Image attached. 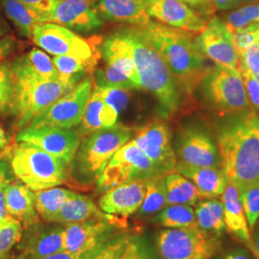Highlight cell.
Masks as SVG:
<instances>
[{"instance_id":"cell-12","label":"cell","mask_w":259,"mask_h":259,"mask_svg":"<svg viewBox=\"0 0 259 259\" xmlns=\"http://www.w3.org/2000/svg\"><path fill=\"white\" fill-rule=\"evenodd\" d=\"M126 219L107 214L83 222L65 225L64 250L87 251L107 243L127 231Z\"/></svg>"},{"instance_id":"cell-6","label":"cell","mask_w":259,"mask_h":259,"mask_svg":"<svg viewBox=\"0 0 259 259\" xmlns=\"http://www.w3.org/2000/svg\"><path fill=\"white\" fill-rule=\"evenodd\" d=\"M9 161L16 179L33 192L60 186L69 179V164L28 142L18 141L12 147Z\"/></svg>"},{"instance_id":"cell-41","label":"cell","mask_w":259,"mask_h":259,"mask_svg":"<svg viewBox=\"0 0 259 259\" xmlns=\"http://www.w3.org/2000/svg\"><path fill=\"white\" fill-rule=\"evenodd\" d=\"M237 70L252 76L259 75V37L238 56Z\"/></svg>"},{"instance_id":"cell-22","label":"cell","mask_w":259,"mask_h":259,"mask_svg":"<svg viewBox=\"0 0 259 259\" xmlns=\"http://www.w3.org/2000/svg\"><path fill=\"white\" fill-rule=\"evenodd\" d=\"M100 55L105 65L119 70L129 78L138 90H141L126 28L112 33L104 39L100 48Z\"/></svg>"},{"instance_id":"cell-40","label":"cell","mask_w":259,"mask_h":259,"mask_svg":"<svg viewBox=\"0 0 259 259\" xmlns=\"http://www.w3.org/2000/svg\"><path fill=\"white\" fill-rule=\"evenodd\" d=\"M130 234L127 231L117 234L90 259H120L129 240Z\"/></svg>"},{"instance_id":"cell-45","label":"cell","mask_w":259,"mask_h":259,"mask_svg":"<svg viewBox=\"0 0 259 259\" xmlns=\"http://www.w3.org/2000/svg\"><path fill=\"white\" fill-rule=\"evenodd\" d=\"M109 242V241H108ZM107 242V243H108ZM107 243L102 244L93 250H87V251H79V252H71V251H66V250H62L60 252H56L54 254H51L47 257L39 259H90L93 256L98 250L105 246Z\"/></svg>"},{"instance_id":"cell-21","label":"cell","mask_w":259,"mask_h":259,"mask_svg":"<svg viewBox=\"0 0 259 259\" xmlns=\"http://www.w3.org/2000/svg\"><path fill=\"white\" fill-rule=\"evenodd\" d=\"M224 205V219L226 231L232 237L239 241L250 250L252 256L255 255V248L251 238V231L241 204L239 189L232 182L228 181L221 195Z\"/></svg>"},{"instance_id":"cell-35","label":"cell","mask_w":259,"mask_h":259,"mask_svg":"<svg viewBox=\"0 0 259 259\" xmlns=\"http://www.w3.org/2000/svg\"><path fill=\"white\" fill-rule=\"evenodd\" d=\"M23 225L17 218L7 215L0 222V259H7L10 251L21 240Z\"/></svg>"},{"instance_id":"cell-56","label":"cell","mask_w":259,"mask_h":259,"mask_svg":"<svg viewBox=\"0 0 259 259\" xmlns=\"http://www.w3.org/2000/svg\"><path fill=\"white\" fill-rule=\"evenodd\" d=\"M257 225H258V229H259V219H258V221H257Z\"/></svg>"},{"instance_id":"cell-8","label":"cell","mask_w":259,"mask_h":259,"mask_svg":"<svg viewBox=\"0 0 259 259\" xmlns=\"http://www.w3.org/2000/svg\"><path fill=\"white\" fill-rule=\"evenodd\" d=\"M155 246L161 259H212L221 240L199 227L165 229L157 233Z\"/></svg>"},{"instance_id":"cell-49","label":"cell","mask_w":259,"mask_h":259,"mask_svg":"<svg viewBox=\"0 0 259 259\" xmlns=\"http://www.w3.org/2000/svg\"><path fill=\"white\" fill-rule=\"evenodd\" d=\"M257 0H211V3L215 10L228 11L237 9L244 5L254 3Z\"/></svg>"},{"instance_id":"cell-55","label":"cell","mask_w":259,"mask_h":259,"mask_svg":"<svg viewBox=\"0 0 259 259\" xmlns=\"http://www.w3.org/2000/svg\"><path fill=\"white\" fill-rule=\"evenodd\" d=\"M253 233L251 234V238L252 242L255 248V255L253 256L255 259H259V229L257 230H253Z\"/></svg>"},{"instance_id":"cell-52","label":"cell","mask_w":259,"mask_h":259,"mask_svg":"<svg viewBox=\"0 0 259 259\" xmlns=\"http://www.w3.org/2000/svg\"><path fill=\"white\" fill-rule=\"evenodd\" d=\"M12 147L8 134L0 126V157H9Z\"/></svg>"},{"instance_id":"cell-5","label":"cell","mask_w":259,"mask_h":259,"mask_svg":"<svg viewBox=\"0 0 259 259\" xmlns=\"http://www.w3.org/2000/svg\"><path fill=\"white\" fill-rule=\"evenodd\" d=\"M11 65L17 78L16 127L19 131L26 128L39 113L73 89L60 80L48 81L39 77L31 68L24 55L11 61Z\"/></svg>"},{"instance_id":"cell-15","label":"cell","mask_w":259,"mask_h":259,"mask_svg":"<svg viewBox=\"0 0 259 259\" xmlns=\"http://www.w3.org/2000/svg\"><path fill=\"white\" fill-rule=\"evenodd\" d=\"M16 141L31 143L71 165L81 143V137L73 129L47 126L39 128L26 127L19 131Z\"/></svg>"},{"instance_id":"cell-30","label":"cell","mask_w":259,"mask_h":259,"mask_svg":"<svg viewBox=\"0 0 259 259\" xmlns=\"http://www.w3.org/2000/svg\"><path fill=\"white\" fill-rule=\"evenodd\" d=\"M167 205L185 204L193 206L202 199L194 184L178 172L164 177Z\"/></svg>"},{"instance_id":"cell-13","label":"cell","mask_w":259,"mask_h":259,"mask_svg":"<svg viewBox=\"0 0 259 259\" xmlns=\"http://www.w3.org/2000/svg\"><path fill=\"white\" fill-rule=\"evenodd\" d=\"M174 150L179 162L192 166L222 167L217 142L204 127L188 125L181 128Z\"/></svg>"},{"instance_id":"cell-16","label":"cell","mask_w":259,"mask_h":259,"mask_svg":"<svg viewBox=\"0 0 259 259\" xmlns=\"http://www.w3.org/2000/svg\"><path fill=\"white\" fill-rule=\"evenodd\" d=\"M195 40L202 53L214 65L237 69L238 55L232 33L220 18L208 19L204 30L196 35Z\"/></svg>"},{"instance_id":"cell-34","label":"cell","mask_w":259,"mask_h":259,"mask_svg":"<svg viewBox=\"0 0 259 259\" xmlns=\"http://www.w3.org/2000/svg\"><path fill=\"white\" fill-rule=\"evenodd\" d=\"M103 105L104 98L101 90L99 87L95 85L84 107L82 120L78 125L79 128L77 132L80 137L84 138L96 131L104 129L100 121Z\"/></svg>"},{"instance_id":"cell-18","label":"cell","mask_w":259,"mask_h":259,"mask_svg":"<svg viewBox=\"0 0 259 259\" xmlns=\"http://www.w3.org/2000/svg\"><path fill=\"white\" fill-rule=\"evenodd\" d=\"M47 22L83 34L93 33L104 24L93 0H57Z\"/></svg>"},{"instance_id":"cell-42","label":"cell","mask_w":259,"mask_h":259,"mask_svg":"<svg viewBox=\"0 0 259 259\" xmlns=\"http://www.w3.org/2000/svg\"><path fill=\"white\" fill-rule=\"evenodd\" d=\"M232 37L237 55L242 54L259 37V22L232 31Z\"/></svg>"},{"instance_id":"cell-26","label":"cell","mask_w":259,"mask_h":259,"mask_svg":"<svg viewBox=\"0 0 259 259\" xmlns=\"http://www.w3.org/2000/svg\"><path fill=\"white\" fill-rule=\"evenodd\" d=\"M0 7L6 19L22 37L31 38L35 25L47 22V17L30 8L20 0H0Z\"/></svg>"},{"instance_id":"cell-48","label":"cell","mask_w":259,"mask_h":259,"mask_svg":"<svg viewBox=\"0 0 259 259\" xmlns=\"http://www.w3.org/2000/svg\"><path fill=\"white\" fill-rule=\"evenodd\" d=\"M24 4H26L30 8L36 10L38 13L45 15L47 18L49 14L53 11L55 7L57 0H20Z\"/></svg>"},{"instance_id":"cell-1","label":"cell","mask_w":259,"mask_h":259,"mask_svg":"<svg viewBox=\"0 0 259 259\" xmlns=\"http://www.w3.org/2000/svg\"><path fill=\"white\" fill-rule=\"evenodd\" d=\"M216 142L228 181L244 190L259 185V114L232 115L217 128Z\"/></svg>"},{"instance_id":"cell-54","label":"cell","mask_w":259,"mask_h":259,"mask_svg":"<svg viewBox=\"0 0 259 259\" xmlns=\"http://www.w3.org/2000/svg\"><path fill=\"white\" fill-rule=\"evenodd\" d=\"M10 33H11V28L8 22L0 15V37L9 35Z\"/></svg>"},{"instance_id":"cell-7","label":"cell","mask_w":259,"mask_h":259,"mask_svg":"<svg viewBox=\"0 0 259 259\" xmlns=\"http://www.w3.org/2000/svg\"><path fill=\"white\" fill-rule=\"evenodd\" d=\"M204 102L224 115L251 110L243 79L237 69L214 65L200 84Z\"/></svg>"},{"instance_id":"cell-25","label":"cell","mask_w":259,"mask_h":259,"mask_svg":"<svg viewBox=\"0 0 259 259\" xmlns=\"http://www.w3.org/2000/svg\"><path fill=\"white\" fill-rule=\"evenodd\" d=\"M5 195L8 214L22 223L24 229L41 221L35 207L34 192L19 180L5 186Z\"/></svg>"},{"instance_id":"cell-38","label":"cell","mask_w":259,"mask_h":259,"mask_svg":"<svg viewBox=\"0 0 259 259\" xmlns=\"http://www.w3.org/2000/svg\"><path fill=\"white\" fill-rule=\"evenodd\" d=\"M231 32L259 22V3H250L226 15L225 20Z\"/></svg>"},{"instance_id":"cell-37","label":"cell","mask_w":259,"mask_h":259,"mask_svg":"<svg viewBox=\"0 0 259 259\" xmlns=\"http://www.w3.org/2000/svg\"><path fill=\"white\" fill-rule=\"evenodd\" d=\"M24 56L31 68L39 77L48 81L59 80V74L54 63L45 51L38 48H33Z\"/></svg>"},{"instance_id":"cell-27","label":"cell","mask_w":259,"mask_h":259,"mask_svg":"<svg viewBox=\"0 0 259 259\" xmlns=\"http://www.w3.org/2000/svg\"><path fill=\"white\" fill-rule=\"evenodd\" d=\"M106 215L107 213L103 212L91 197L75 193L61 208L56 218L55 224L65 226L93 218H101Z\"/></svg>"},{"instance_id":"cell-57","label":"cell","mask_w":259,"mask_h":259,"mask_svg":"<svg viewBox=\"0 0 259 259\" xmlns=\"http://www.w3.org/2000/svg\"><path fill=\"white\" fill-rule=\"evenodd\" d=\"M93 2H95V1H96V0H93Z\"/></svg>"},{"instance_id":"cell-50","label":"cell","mask_w":259,"mask_h":259,"mask_svg":"<svg viewBox=\"0 0 259 259\" xmlns=\"http://www.w3.org/2000/svg\"><path fill=\"white\" fill-rule=\"evenodd\" d=\"M16 180L9 160L0 157V186H6Z\"/></svg>"},{"instance_id":"cell-29","label":"cell","mask_w":259,"mask_h":259,"mask_svg":"<svg viewBox=\"0 0 259 259\" xmlns=\"http://www.w3.org/2000/svg\"><path fill=\"white\" fill-rule=\"evenodd\" d=\"M195 215L198 227L204 232L219 238L226 231L222 201L216 198L207 199L196 204Z\"/></svg>"},{"instance_id":"cell-53","label":"cell","mask_w":259,"mask_h":259,"mask_svg":"<svg viewBox=\"0 0 259 259\" xmlns=\"http://www.w3.org/2000/svg\"><path fill=\"white\" fill-rule=\"evenodd\" d=\"M9 215L7 211V204H6V195H5V186H0V222Z\"/></svg>"},{"instance_id":"cell-2","label":"cell","mask_w":259,"mask_h":259,"mask_svg":"<svg viewBox=\"0 0 259 259\" xmlns=\"http://www.w3.org/2000/svg\"><path fill=\"white\" fill-rule=\"evenodd\" d=\"M139 28L164 60L181 92L192 95L212 67L196 44L197 34L153 20Z\"/></svg>"},{"instance_id":"cell-51","label":"cell","mask_w":259,"mask_h":259,"mask_svg":"<svg viewBox=\"0 0 259 259\" xmlns=\"http://www.w3.org/2000/svg\"><path fill=\"white\" fill-rule=\"evenodd\" d=\"M252 254L246 247L245 248H235L233 250H228L222 254L215 255L214 259H252Z\"/></svg>"},{"instance_id":"cell-20","label":"cell","mask_w":259,"mask_h":259,"mask_svg":"<svg viewBox=\"0 0 259 259\" xmlns=\"http://www.w3.org/2000/svg\"><path fill=\"white\" fill-rule=\"evenodd\" d=\"M147 181H131L103 192L98 206L103 212L127 219L138 213L146 192Z\"/></svg>"},{"instance_id":"cell-28","label":"cell","mask_w":259,"mask_h":259,"mask_svg":"<svg viewBox=\"0 0 259 259\" xmlns=\"http://www.w3.org/2000/svg\"><path fill=\"white\" fill-rule=\"evenodd\" d=\"M74 195L73 191L60 186L34 192L35 207L40 220L45 223H55L63 205Z\"/></svg>"},{"instance_id":"cell-39","label":"cell","mask_w":259,"mask_h":259,"mask_svg":"<svg viewBox=\"0 0 259 259\" xmlns=\"http://www.w3.org/2000/svg\"><path fill=\"white\" fill-rule=\"evenodd\" d=\"M239 194L241 204L250 231L252 232L259 219V185L250 187Z\"/></svg>"},{"instance_id":"cell-32","label":"cell","mask_w":259,"mask_h":259,"mask_svg":"<svg viewBox=\"0 0 259 259\" xmlns=\"http://www.w3.org/2000/svg\"><path fill=\"white\" fill-rule=\"evenodd\" d=\"M151 222L164 229L198 227L195 210L185 204H170L151 218Z\"/></svg>"},{"instance_id":"cell-11","label":"cell","mask_w":259,"mask_h":259,"mask_svg":"<svg viewBox=\"0 0 259 259\" xmlns=\"http://www.w3.org/2000/svg\"><path fill=\"white\" fill-rule=\"evenodd\" d=\"M33 42L53 56H73L91 61L100 57V50L95 51L94 42L77 35L68 28L53 22L35 25L32 31Z\"/></svg>"},{"instance_id":"cell-31","label":"cell","mask_w":259,"mask_h":259,"mask_svg":"<svg viewBox=\"0 0 259 259\" xmlns=\"http://www.w3.org/2000/svg\"><path fill=\"white\" fill-rule=\"evenodd\" d=\"M18 111L17 78L10 61L0 62V116L16 117Z\"/></svg>"},{"instance_id":"cell-33","label":"cell","mask_w":259,"mask_h":259,"mask_svg":"<svg viewBox=\"0 0 259 259\" xmlns=\"http://www.w3.org/2000/svg\"><path fill=\"white\" fill-rule=\"evenodd\" d=\"M164 177H157L146 182V192L138 211L140 218L153 217L167 206Z\"/></svg>"},{"instance_id":"cell-36","label":"cell","mask_w":259,"mask_h":259,"mask_svg":"<svg viewBox=\"0 0 259 259\" xmlns=\"http://www.w3.org/2000/svg\"><path fill=\"white\" fill-rule=\"evenodd\" d=\"M120 259H161L155 244L142 234H130Z\"/></svg>"},{"instance_id":"cell-3","label":"cell","mask_w":259,"mask_h":259,"mask_svg":"<svg viewBox=\"0 0 259 259\" xmlns=\"http://www.w3.org/2000/svg\"><path fill=\"white\" fill-rule=\"evenodd\" d=\"M141 90L151 93L161 116L170 117L180 110L182 92L164 60L139 27L126 28Z\"/></svg>"},{"instance_id":"cell-44","label":"cell","mask_w":259,"mask_h":259,"mask_svg":"<svg viewBox=\"0 0 259 259\" xmlns=\"http://www.w3.org/2000/svg\"><path fill=\"white\" fill-rule=\"evenodd\" d=\"M243 79L250 107L259 111V82L247 72H239Z\"/></svg>"},{"instance_id":"cell-14","label":"cell","mask_w":259,"mask_h":259,"mask_svg":"<svg viewBox=\"0 0 259 259\" xmlns=\"http://www.w3.org/2000/svg\"><path fill=\"white\" fill-rule=\"evenodd\" d=\"M132 139L164 175L176 171L172 133L164 121H152L134 130Z\"/></svg>"},{"instance_id":"cell-10","label":"cell","mask_w":259,"mask_h":259,"mask_svg":"<svg viewBox=\"0 0 259 259\" xmlns=\"http://www.w3.org/2000/svg\"><path fill=\"white\" fill-rule=\"evenodd\" d=\"M93 77L83 78L74 88L51 104L28 125L30 128L55 127L73 129L80 124L83 110L93 92Z\"/></svg>"},{"instance_id":"cell-24","label":"cell","mask_w":259,"mask_h":259,"mask_svg":"<svg viewBox=\"0 0 259 259\" xmlns=\"http://www.w3.org/2000/svg\"><path fill=\"white\" fill-rule=\"evenodd\" d=\"M176 172L194 184L202 199L220 197L228 183L222 167L192 166L178 161Z\"/></svg>"},{"instance_id":"cell-23","label":"cell","mask_w":259,"mask_h":259,"mask_svg":"<svg viewBox=\"0 0 259 259\" xmlns=\"http://www.w3.org/2000/svg\"><path fill=\"white\" fill-rule=\"evenodd\" d=\"M95 8L102 19L135 26H144L151 20L144 0H96Z\"/></svg>"},{"instance_id":"cell-47","label":"cell","mask_w":259,"mask_h":259,"mask_svg":"<svg viewBox=\"0 0 259 259\" xmlns=\"http://www.w3.org/2000/svg\"><path fill=\"white\" fill-rule=\"evenodd\" d=\"M189 7L197 11L199 14L204 16V18L211 17L215 13V8L211 3V0H181Z\"/></svg>"},{"instance_id":"cell-43","label":"cell","mask_w":259,"mask_h":259,"mask_svg":"<svg viewBox=\"0 0 259 259\" xmlns=\"http://www.w3.org/2000/svg\"><path fill=\"white\" fill-rule=\"evenodd\" d=\"M100 90L104 101L114 108L119 115L127 110L131 97L130 90L115 88H100Z\"/></svg>"},{"instance_id":"cell-17","label":"cell","mask_w":259,"mask_h":259,"mask_svg":"<svg viewBox=\"0 0 259 259\" xmlns=\"http://www.w3.org/2000/svg\"><path fill=\"white\" fill-rule=\"evenodd\" d=\"M65 227L55 223L38 222L25 228L19 259H39L64 250Z\"/></svg>"},{"instance_id":"cell-19","label":"cell","mask_w":259,"mask_h":259,"mask_svg":"<svg viewBox=\"0 0 259 259\" xmlns=\"http://www.w3.org/2000/svg\"><path fill=\"white\" fill-rule=\"evenodd\" d=\"M150 18L169 27L199 34L207 19L181 0H144Z\"/></svg>"},{"instance_id":"cell-9","label":"cell","mask_w":259,"mask_h":259,"mask_svg":"<svg viewBox=\"0 0 259 259\" xmlns=\"http://www.w3.org/2000/svg\"><path fill=\"white\" fill-rule=\"evenodd\" d=\"M166 175L131 139L111 157L97 180L96 186L99 191L105 192L131 181H148Z\"/></svg>"},{"instance_id":"cell-46","label":"cell","mask_w":259,"mask_h":259,"mask_svg":"<svg viewBox=\"0 0 259 259\" xmlns=\"http://www.w3.org/2000/svg\"><path fill=\"white\" fill-rule=\"evenodd\" d=\"M18 39L10 34L0 37V62L13 55L18 49Z\"/></svg>"},{"instance_id":"cell-4","label":"cell","mask_w":259,"mask_h":259,"mask_svg":"<svg viewBox=\"0 0 259 259\" xmlns=\"http://www.w3.org/2000/svg\"><path fill=\"white\" fill-rule=\"evenodd\" d=\"M133 136L134 130L117 123L84 137L70 165L69 178L79 185L96 183L111 157Z\"/></svg>"}]
</instances>
